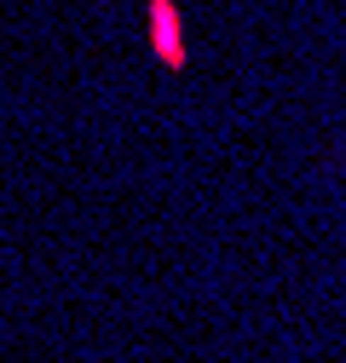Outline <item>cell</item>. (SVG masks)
<instances>
[{
	"label": "cell",
	"mask_w": 346,
	"mask_h": 363,
	"mask_svg": "<svg viewBox=\"0 0 346 363\" xmlns=\"http://www.w3.org/2000/svg\"><path fill=\"white\" fill-rule=\"evenodd\" d=\"M150 47L167 69L185 64V29H179V6L173 0H150Z\"/></svg>",
	"instance_id": "1"
}]
</instances>
